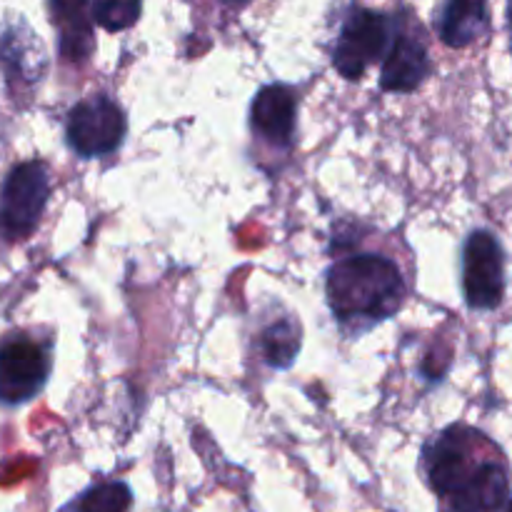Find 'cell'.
Instances as JSON below:
<instances>
[{
  "label": "cell",
  "mask_w": 512,
  "mask_h": 512,
  "mask_svg": "<svg viewBox=\"0 0 512 512\" xmlns=\"http://www.w3.org/2000/svg\"><path fill=\"white\" fill-rule=\"evenodd\" d=\"M423 470L433 493L443 500L445 512H500L508 503V463L473 428L450 425L428 440Z\"/></svg>",
  "instance_id": "cell-1"
},
{
  "label": "cell",
  "mask_w": 512,
  "mask_h": 512,
  "mask_svg": "<svg viewBox=\"0 0 512 512\" xmlns=\"http://www.w3.org/2000/svg\"><path fill=\"white\" fill-rule=\"evenodd\" d=\"M325 295L348 333H365L403 308L408 288L393 260L365 253L348 255L328 270Z\"/></svg>",
  "instance_id": "cell-2"
},
{
  "label": "cell",
  "mask_w": 512,
  "mask_h": 512,
  "mask_svg": "<svg viewBox=\"0 0 512 512\" xmlns=\"http://www.w3.org/2000/svg\"><path fill=\"white\" fill-rule=\"evenodd\" d=\"M398 33V18L380 10L353 8L343 20L338 43L333 50V65L343 78L358 80L365 70L393 45Z\"/></svg>",
  "instance_id": "cell-3"
},
{
  "label": "cell",
  "mask_w": 512,
  "mask_h": 512,
  "mask_svg": "<svg viewBox=\"0 0 512 512\" xmlns=\"http://www.w3.org/2000/svg\"><path fill=\"white\" fill-rule=\"evenodd\" d=\"M125 130L128 120L123 108L103 93L75 103L65 120V140L80 158H100L118 150L125 140Z\"/></svg>",
  "instance_id": "cell-4"
},
{
  "label": "cell",
  "mask_w": 512,
  "mask_h": 512,
  "mask_svg": "<svg viewBox=\"0 0 512 512\" xmlns=\"http://www.w3.org/2000/svg\"><path fill=\"white\" fill-rule=\"evenodd\" d=\"M50 175L45 163L28 160L15 165L0 188V228L8 238H28L48 205Z\"/></svg>",
  "instance_id": "cell-5"
},
{
  "label": "cell",
  "mask_w": 512,
  "mask_h": 512,
  "mask_svg": "<svg viewBox=\"0 0 512 512\" xmlns=\"http://www.w3.org/2000/svg\"><path fill=\"white\" fill-rule=\"evenodd\" d=\"M463 293L473 310H495L505 295V253L490 230H473L463 245Z\"/></svg>",
  "instance_id": "cell-6"
},
{
  "label": "cell",
  "mask_w": 512,
  "mask_h": 512,
  "mask_svg": "<svg viewBox=\"0 0 512 512\" xmlns=\"http://www.w3.org/2000/svg\"><path fill=\"white\" fill-rule=\"evenodd\" d=\"M50 375L48 350L28 335L0 340V405H23L45 388Z\"/></svg>",
  "instance_id": "cell-7"
},
{
  "label": "cell",
  "mask_w": 512,
  "mask_h": 512,
  "mask_svg": "<svg viewBox=\"0 0 512 512\" xmlns=\"http://www.w3.org/2000/svg\"><path fill=\"white\" fill-rule=\"evenodd\" d=\"M428 73L430 58L423 38L398 25L393 45L385 53L383 68H380V88L388 93H413L423 85Z\"/></svg>",
  "instance_id": "cell-8"
},
{
  "label": "cell",
  "mask_w": 512,
  "mask_h": 512,
  "mask_svg": "<svg viewBox=\"0 0 512 512\" xmlns=\"http://www.w3.org/2000/svg\"><path fill=\"white\" fill-rule=\"evenodd\" d=\"M295 120H298V100L288 85H263L255 93L250 105V125L265 140L288 145L295 135Z\"/></svg>",
  "instance_id": "cell-9"
},
{
  "label": "cell",
  "mask_w": 512,
  "mask_h": 512,
  "mask_svg": "<svg viewBox=\"0 0 512 512\" xmlns=\"http://www.w3.org/2000/svg\"><path fill=\"white\" fill-rule=\"evenodd\" d=\"M435 23L445 45L468 48L488 28V0H445Z\"/></svg>",
  "instance_id": "cell-10"
},
{
  "label": "cell",
  "mask_w": 512,
  "mask_h": 512,
  "mask_svg": "<svg viewBox=\"0 0 512 512\" xmlns=\"http://www.w3.org/2000/svg\"><path fill=\"white\" fill-rule=\"evenodd\" d=\"M53 20L60 33V55L65 60H85L93 50L88 0H50Z\"/></svg>",
  "instance_id": "cell-11"
},
{
  "label": "cell",
  "mask_w": 512,
  "mask_h": 512,
  "mask_svg": "<svg viewBox=\"0 0 512 512\" xmlns=\"http://www.w3.org/2000/svg\"><path fill=\"white\" fill-rule=\"evenodd\" d=\"M260 355L273 370H288L298 360L300 345H303V333L300 323L293 318H280L270 323L258 338Z\"/></svg>",
  "instance_id": "cell-12"
},
{
  "label": "cell",
  "mask_w": 512,
  "mask_h": 512,
  "mask_svg": "<svg viewBox=\"0 0 512 512\" xmlns=\"http://www.w3.org/2000/svg\"><path fill=\"white\" fill-rule=\"evenodd\" d=\"M133 493L125 483H100L83 490L60 512H128Z\"/></svg>",
  "instance_id": "cell-13"
},
{
  "label": "cell",
  "mask_w": 512,
  "mask_h": 512,
  "mask_svg": "<svg viewBox=\"0 0 512 512\" xmlns=\"http://www.w3.org/2000/svg\"><path fill=\"white\" fill-rule=\"evenodd\" d=\"M93 20L108 33H120L138 23L143 0H90Z\"/></svg>",
  "instance_id": "cell-14"
},
{
  "label": "cell",
  "mask_w": 512,
  "mask_h": 512,
  "mask_svg": "<svg viewBox=\"0 0 512 512\" xmlns=\"http://www.w3.org/2000/svg\"><path fill=\"white\" fill-rule=\"evenodd\" d=\"M508 20H510V33H512V0H508Z\"/></svg>",
  "instance_id": "cell-15"
},
{
  "label": "cell",
  "mask_w": 512,
  "mask_h": 512,
  "mask_svg": "<svg viewBox=\"0 0 512 512\" xmlns=\"http://www.w3.org/2000/svg\"><path fill=\"white\" fill-rule=\"evenodd\" d=\"M505 512H512V500L508 503V510H505Z\"/></svg>",
  "instance_id": "cell-16"
}]
</instances>
